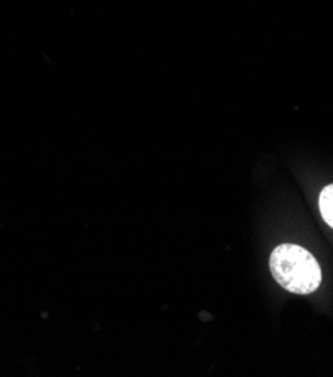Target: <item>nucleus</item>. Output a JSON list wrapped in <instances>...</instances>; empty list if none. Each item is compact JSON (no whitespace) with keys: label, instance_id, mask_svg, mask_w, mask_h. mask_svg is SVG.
I'll list each match as a JSON object with an SVG mask.
<instances>
[{"label":"nucleus","instance_id":"obj_1","mask_svg":"<svg viewBox=\"0 0 333 377\" xmlns=\"http://www.w3.org/2000/svg\"><path fill=\"white\" fill-rule=\"evenodd\" d=\"M270 272L275 281L291 293L309 295L321 284L320 265L305 248L282 244L270 254Z\"/></svg>","mask_w":333,"mask_h":377},{"label":"nucleus","instance_id":"obj_2","mask_svg":"<svg viewBox=\"0 0 333 377\" xmlns=\"http://www.w3.org/2000/svg\"><path fill=\"white\" fill-rule=\"evenodd\" d=\"M320 212L332 229H333V184L327 185L320 194Z\"/></svg>","mask_w":333,"mask_h":377}]
</instances>
